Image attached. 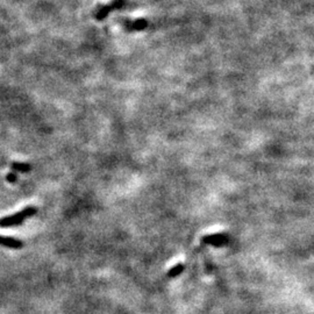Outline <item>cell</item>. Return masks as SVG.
I'll return each mask as SVG.
<instances>
[{"label": "cell", "instance_id": "obj_1", "mask_svg": "<svg viewBox=\"0 0 314 314\" xmlns=\"http://www.w3.org/2000/svg\"><path fill=\"white\" fill-rule=\"evenodd\" d=\"M36 209H35L34 206H28V207H25L24 210L17 212V213L15 214H12V215H8V216H5L2 220V223H0V225H2L3 228H6V227H12V226H17V225H20L24 223L25 219L29 218V216L34 215L35 213H36Z\"/></svg>", "mask_w": 314, "mask_h": 314}, {"label": "cell", "instance_id": "obj_2", "mask_svg": "<svg viewBox=\"0 0 314 314\" xmlns=\"http://www.w3.org/2000/svg\"><path fill=\"white\" fill-rule=\"evenodd\" d=\"M202 242L206 245H211L214 247H220L226 245L228 242V235L224 233H218V234H211V235H206L202 238Z\"/></svg>", "mask_w": 314, "mask_h": 314}, {"label": "cell", "instance_id": "obj_3", "mask_svg": "<svg viewBox=\"0 0 314 314\" xmlns=\"http://www.w3.org/2000/svg\"><path fill=\"white\" fill-rule=\"evenodd\" d=\"M2 245L11 249H21L22 247H24V243H22L20 240H16V238L11 236H3Z\"/></svg>", "mask_w": 314, "mask_h": 314}, {"label": "cell", "instance_id": "obj_4", "mask_svg": "<svg viewBox=\"0 0 314 314\" xmlns=\"http://www.w3.org/2000/svg\"><path fill=\"white\" fill-rule=\"evenodd\" d=\"M12 169L16 171V172H24V174H26V172L30 171V169H32V167H30L28 163H24V162H13L12 163Z\"/></svg>", "mask_w": 314, "mask_h": 314}, {"label": "cell", "instance_id": "obj_5", "mask_svg": "<svg viewBox=\"0 0 314 314\" xmlns=\"http://www.w3.org/2000/svg\"><path fill=\"white\" fill-rule=\"evenodd\" d=\"M183 271H184V265L182 263H179V264L175 265L174 268L170 269V270H169V276L170 277H176V276L180 275V273H182Z\"/></svg>", "mask_w": 314, "mask_h": 314}, {"label": "cell", "instance_id": "obj_6", "mask_svg": "<svg viewBox=\"0 0 314 314\" xmlns=\"http://www.w3.org/2000/svg\"><path fill=\"white\" fill-rule=\"evenodd\" d=\"M6 179L8 180L10 183H15L16 182V176L14 174H8L6 176Z\"/></svg>", "mask_w": 314, "mask_h": 314}]
</instances>
